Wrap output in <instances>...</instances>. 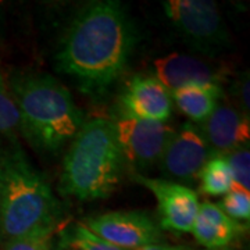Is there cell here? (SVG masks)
<instances>
[{
	"mask_svg": "<svg viewBox=\"0 0 250 250\" xmlns=\"http://www.w3.org/2000/svg\"><path fill=\"white\" fill-rule=\"evenodd\" d=\"M135 43L134 24L120 1H92L70 22L56 53V67L82 92L99 96L120 78Z\"/></svg>",
	"mask_w": 250,
	"mask_h": 250,
	"instance_id": "1",
	"label": "cell"
},
{
	"mask_svg": "<svg viewBox=\"0 0 250 250\" xmlns=\"http://www.w3.org/2000/svg\"><path fill=\"white\" fill-rule=\"evenodd\" d=\"M20 114V131L36 149L56 153L77 136L83 116L72 95L49 74L17 75L10 85Z\"/></svg>",
	"mask_w": 250,
	"mask_h": 250,
	"instance_id": "2",
	"label": "cell"
},
{
	"mask_svg": "<svg viewBox=\"0 0 250 250\" xmlns=\"http://www.w3.org/2000/svg\"><path fill=\"white\" fill-rule=\"evenodd\" d=\"M124 164L113 123L90 120L81 126L64 157L60 189L83 202L104 199L118 187Z\"/></svg>",
	"mask_w": 250,
	"mask_h": 250,
	"instance_id": "3",
	"label": "cell"
},
{
	"mask_svg": "<svg viewBox=\"0 0 250 250\" xmlns=\"http://www.w3.org/2000/svg\"><path fill=\"white\" fill-rule=\"evenodd\" d=\"M57 223V200L45 175L20 149L1 159L0 238L3 243Z\"/></svg>",
	"mask_w": 250,
	"mask_h": 250,
	"instance_id": "4",
	"label": "cell"
},
{
	"mask_svg": "<svg viewBox=\"0 0 250 250\" xmlns=\"http://www.w3.org/2000/svg\"><path fill=\"white\" fill-rule=\"evenodd\" d=\"M163 9L181 38L195 52L217 56L231 45L218 6L210 0H167Z\"/></svg>",
	"mask_w": 250,
	"mask_h": 250,
	"instance_id": "5",
	"label": "cell"
},
{
	"mask_svg": "<svg viewBox=\"0 0 250 250\" xmlns=\"http://www.w3.org/2000/svg\"><path fill=\"white\" fill-rule=\"evenodd\" d=\"M114 125L118 146L125 163L138 170H147L159 164L175 128L167 123L121 117Z\"/></svg>",
	"mask_w": 250,
	"mask_h": 250,
	"instance_id": "6",
	"label": "cell"
},
{
	"mask_svg": "<svg viewBox=\"0 0 250 250\" xmlns=\"http://www.w3.org/2000/svg\"><path fill=\"white\" fill-rule=\"evenodd\" d=\"M82 224L118 249L138 250L160 243L161 228L150 215L139 210L110 211L85 218Z\"/></svg>",
	"mask_w": 250,
	"mask_h": 250,
	"instance_id": "7",
	"label": "cell"
},
{
	"mask_svg": "<svg viewBox=\"0 0 250 250\" xmlns=\"http://www.w3.org/2000/svg\"><path fill=\"white\" fill-rule=\"evenodd\" d=\"M214 153L208 147L199 128L184 124L175 129L167 143L159 166L164 179L174 182H193Z\"/></svg>",
	"mask_w": 250,
	"mask_h": 250,
	"instance_id": "8",
	"label": "cell"
},
{
	"mask_svg": "<svg viewBox=\"0 0 250 250\" xmlns=\"http://www.w3.org/2000/svg\"><path fill=\"white\" fill-rule=\"evenodd\" d=\"M135 178L156 197L160 228L177 233L192 231L200 206L197 193L193 189L164 178H149L142 175H135Z\"/></svg>",
	"mask_w": 250,
	"mask_h": 250,
	"instance_id": "9",
	"label": "cell"
},
{
	"mask_svg": "<svg viewBox=\"0 0 250 250\" xmlns=\"http://www.w3.org/2000/svg\"><path fill=\"white\" fill-rule=\"evenodd\" d=\"M154 77L170 92L189 86L223 88L227 72L195 56L171 53L153 62Z\"/></svg>",
	"mask_w": 250,
	"mask_h": 250,
	"instance_id": "10",
	"label": "cell"
},
{
	"mask_svg": "<svg viewBox=\"0 0 250 250\" xmlns=\"http://www.w3.org/2000/svg\"><path fill=\"white\" fill-rule=\"evenodd\" d=\"M121 108L124 117L167 123L172 113V100L156 77L136 75L121 96Z\"/></svg>",
	"mask_w": 250,
	"mask_h": 250,
	"instance_id": "11",
	"label": "cell"
},
{
	"mask_svg": "<svg viewBox=\"0 0 250 250\" xmlns=\"http://www.w3.org/2000/svg\"><path fill=\"white\" fill-rule=\"evenodd\" d=\"M200 132L214 154H228L249 145V114L232 106L218 104L202 124Z\"/></svg>",
	"mask_w": 250,
	"mask_h": 250,
	"instance_id": "12",
	"label": "cell"
},
{
	"mask_svg": "<svg viewBox=\"0 0 250 250\" xmlns=\"http://www.w3.org/2000/svg\"><path fill=\"white\" fill-rule=\"evenodd\" d=\"M245 225L225 214L223 208L211 202H203L199 206L196 220L192 231L196 241L210 250H220L243 232Z\"/></svg>",
	"mask_w": 250,
	"mask_h": 250,
	"instance_id": "13",
	"label": "cell"
},
{
	"mask_svg": "<svg viewBox=\"0 0 250 250\" xmlns=\"http://www.w3.org/2000/svg\"><path fill=\"white\" fill-rule=\"evenodd\" d=\"M224 98L223 88H202L189 86L171 93V100L193 123L203 124Z\"/></svg>",
	"mask_w": 250,
	"mask_h": 250,
	"instance_id": "14",
	"label": "cell"
},
{
	"mask_svg": "<svg viewBox=\"0 0 250 250\" xmlns=\"http://www.w3.org/2000/svg\"><path fill=\"white\" fill-rule=\"evenodd\" d=\"M200 189L207 196H223L233 187V177L225 154H213L200 171Z\"/></svg>",
	"mask_w": 250,
	"mask_h": 250,
	"instance_id": "15",
	"label": "cell"
},
{
	"mask_svg": "<svg viewBox=\"0 0 250 250\" xmlns=\"http://www.w3.org/2000/svg\"><path fill=\"white\" fill-rule=\"evenodd\" d=\"M54 250H124L110 245L89 231L82 223L64 227L57 235Z\"/></svg>",
	"mask_w": 250,
	"mask_h": 250,
	"instance_id": "16",
	"label": "cell"
},
{
	"mask_svg": "<svg viewBox=\"0 0 250 250\" xmlns=\"http://www.w3.org/2000/svg\"><path fill=\"white\" fill-rule=\"evenodd\" d=\"M57 223L43 225L27 235L4 243L3 250H50Z\"/></svg>",
	"mask_w": 250,
	"mask_h": 250,
	"instance_id": "17",
	"label": "cell"
},
{
	"mask_svg": "<svg viewBox=\"0 0 250 250\" xmlns=\"http://www.w3.org/2000/svg\"><path fill=\"white\" fill-rule=\"evenodd\" d=\"M20 129V114L7 82L0 72V135H13Z\"/></svg>",
	"mask_w": 250,
	"mask_h": 250,
	"instance_id": "18",
	"label": "cell"
},
{
	"mask_svg": "<svg viewBox=\"0 0 250 250\" xmlns=\"http://www.w3.org/2000/svg\"><path fill=\"white\" fill-rule=\"evenodd\" d=\"M225 214L235 221L250 220V190L232 187L228 193L224 195L221 205H218Z\"/></svg>",
	"mask_w": 250,
	"mask_h": 250,
	"instance_id": "19",
	"label": "cell"
},
{
	"mask_svg": "<svg viewBox=\"0 0 250 250\" xmlns=\"http://www.w3.org/2000/svg\"><path fill=\"white\" fill-rule=\"evenodd\" d=\"M233 177V187L250 190V150L249 145L225 154Z\"/></svg>",
	"mask_w": 250,
	"mask_h": 250,
	"instance_id": "20",
	"label": "cell"
},
{
	"mask_svg": "<svg viewBox=\"0 0 250 250\" xmlns=\"http://www.w3.org/2000/svg\"><path fill=\"white\" fill-rule=\"evenodd\" d=\"M236 96L239 98V103H241V111L246 114H249L250 108V100H249V75L246 74L239 82H238V89H236Z\"/></svg>",
	"mask_w": 250,
	"mask_h": 250,
	"instance_id": "21",
	"label": "cell"
},
{
	"mask_svg": "<svg viewBox=\"0 0 250 250\" xmlns=\"http://www.w3.org/2000/svg\"><path fill=\"white\" fill-rule=\"evenodd\" d=\"M138 250H188L185 248H178V246H170V245H163V243H154V245H149Z\"/></svg>",
	"mask_w": 250,
	"mask_h": 250,
	"instance_id": "22",
	"label": "cell"
},
{
	"mask_svg": "<svg viewBox=\"0 0 250 250\" xmlns=\"http://www.w3.org/2000/svg\"><path fill=\"white\" fill-rule=\"evenodd\" d=\"M0 192H1V160H0Z\"/></svg>",
	"mask_w": 250,
	"mask_h": 250,
	"instance_id": "23",
	"label": "cell"
}]
</instances>
